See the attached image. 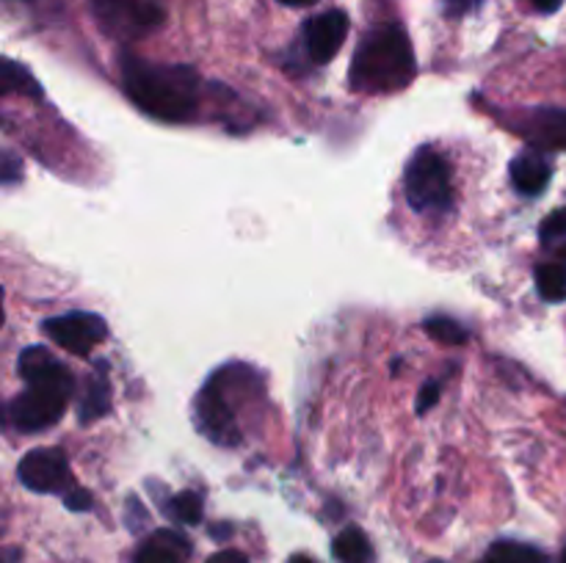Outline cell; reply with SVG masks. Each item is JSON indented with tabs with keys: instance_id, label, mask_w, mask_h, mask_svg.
I'll return each mask as SVG.
<instances>
[{
	"instance_id": "4",
	"label": "cell",
	"mask_w": 566,
	"mask_h": 563,
	"mask_svg": "<svg viewBox=\"0 0 566 563\" xmlns=\"http://www.w3.org/2000/svg\"><path fill=\"white\" fill-rule=\"evenodd\" d=\"M403 191L418 213H446L453 202L451 166L434 149H418L407 163Z\"/></svg>"
},
{
	"instance_id": "10",
	"label": "cell",
	"mask_w": 566,
	"mask_h": 563,
	"mask_svg": "<svg viewBox=\"0 0 566 563\" xmlns=\"http://www.w3.org/2000/svg\"><path fill=\"white\" fill-rule=\"evenodd\" d=\"M348 36V17L346 11H324L304 22V47L315 64H326L340 53L343 42Z\"/></svg>"
},
{
	"instance_id": "19",
	"label": "cell",
	"mask_w": 566,
	"mask_h": 563,
	"mask_svg": "<svg viewBox=\"0 0 566 563\" xmlns=\"http://www.w3.org/2000/svg\"><path fill=\"white\" fill-rule=\"evenodd\" d=\"M166 513L180 524H199L205 513L202 497H199L197 491H180V495L169 502Z\"/></svg>"
},
{
	"instance_id": "29",
	"label": "cell",
	"mask_w": 566,
	"mask_h": 563,
	"mask_svg": "<svg viewBox=\"0 0 566 563\" xmlns=\"http://www.w3.org/2000/svg\"><path fill=\"white\" fill-rule=\"evenodd\" d=\"M287 563H318V561H313V557H307V555H293Z\"/></svg>"
},
{
	"instance_id": "11",
	"label": "cell",
	"mask_w": 566,
	"mask_h": 563,
	"mask_svg": "<svg viewBox=\"0 0 566 563\" xmlns=\"http://www.w3.org/2000/svg\"><path fill=\"white\" fill-rule=\"evenodd\" d=\"M514 130L536 149H566V108L556 105H542L531 108Z\"/></svg>"
},
{
	"instance_id": "7",
	"label": "cell",
	"mask_w": 566,
	"mask_h": 563,
	"mask_svg": "<svg viewBox=\"0 0 566 563\" xmlns=\"http://www.w3.org/2000/svg\"><path fill=\"white\" fill-rule=\"evenodd\" d=\"M42 331L55 346L75 353V357H88L108 337V326L94 312L55 315V318L44 320Z\"/></svg>"
},
{
	"instance_id": "31",
	"label": "cell",
	"mask_w": 566,
	"mask_h": 563,
	"mask_svg": "<svg viewBox=\"0 0 566 563\" xmlns=\"http://www.w3.org/2000/svg\"><path fill=\"white\" fill-rule=\"evenodd\" d=\"M562 563H566V555H564V561H562Z\"/></svg>"
},
{
	"instance_id": "16",
	"label": "cell",
	"mask_w": 566,
	"mask_h": 563,
	"mask_svg": "<svg viewBox=\"0 0 566 563\" xmlns=\"http://www.w3.org/2000/svg\"><path fill=\"white\" fill-rule=\"evenodd\" d=\"M536 290L545 301L558 304L566 298V257L536 265Z\"/></svg>"
},
{
	"instance_id": "30",
	"label": "cell",
	"mask_w": 566,
	"mask_h": 563,
	"mask_svg": "<svg viewBox=\"0 0 566 563\" xmlns=\"http://www.w3.org/2000/svg\"><path fill=\"white\" fill-rule=\"evenodd\" d=\"M17 550H6V563H14L17 561Z\"/></svg>"
},
{
	"instance_id": "26",
	"label": "cell",
	"mask_w": 566,
	"mask_h": 563,
	"mask_svg": "<svg viewBox=\"0 0 566 563\" xmlns=\"http://www.w3.org/2000/svg\"><path fill=\"white\" fill-rule=\"evenodd\" d=\"M531 3H534L539 11H545V14H551V11L562 9L564 0H531Z\"/></svg>"
},
{
	"instance_id": "2",
	"label": "cell",
	"mask_w": 566,
	"mask_h": 563,
	"mask_svg": "<svg viewBox=\"0 0 566 563\" xmlns=\"http://www.w3.org/2000/svg\"><path fill=\"white\" fill-rule=\"evenodd\" d=\"M412 42L401 25H381L363 39L352 61V88L365 94H387L412 83Z\"/></svg>"
},
{
	"instance_id": "14",
	"label": "cell",
	"mask_w": 566,
	"mask_h": 563,
	"mask_svg": "<svg viewBox=\"0 0 566 563\" xmlns=\"http://www.w3.org/2000/svg\"><path fill=\"white\" fill-rule=\"evenodd\" d=\"M108 408H111V384L108 379H105L103 370H97V373L86 379V390H83L77 414H81V423H92V419L103 417Z\"/></svg>"
},
{
	"instance_id": "27",
	"label": "cell",
	"mask_w": 566,
	"mask_h": 563,
	"mask_svg": "<svg viewBox=\"0 0 566 563\" xmlns=\"http://www.w3.org/2000/svg\"><path fill=\"white\" fill-rule=\"evenodd\" d=\"M11 177H14V158L11 152H6V182H11Z\"/></svg>"
},
{
	"instance_id": "22",
	"label": "cell",
	"mask_w": 566,
	"mask_h": 563,
	"mask_svg": "<svg viewBox=\"0 0 566 563\" xmlns=\"http://www.w3.org/2000/svg\"><path fill=\"white\" fill-rule=\"evenodd\" d=\"M484 0H442L446 6V14L448 17H464V14H473Z\"/></svg>"
},
{
	"instance_id": "18",
	"label": "cell",
	"mask_w": 566,
	"mask_h": 563,
	"mask_svg": "<svg viewBox=\"0 0 566 563\" xmlns=\"http://www.w3.org/2000/svg\"><path fill=\"white\" fill-rule=\"evenodd\" d=\"M426 334L434 337L437 342H442V346H464L468 342V329H464L459 320L453 318H446V315H437V318H429L423 323Z\"/></svg>"
},
{
	"instance_id": "28",
	"label": "cell",
	"mask_w": 566,
	"mask_h": 563,
	"mask_svg": "<svg viewBox=\"0 0 566 563\" xmlns=\"http://www.w3.org/2000/svg\"><path fill=\"white\" fill-rule=\"evenodd\" d=\"M285 6H310V3H318V0H280Z\"/></svg>"
},
{
	"instance_id": "8",
	"label": "cell",
	"mask_w": 566,
	"mask_h": 563,
	"mask_svg": "<svg viewBox=\"0 0 566 563\" xmlns=\"http://www.w3.org/2000/svg\"><path fill=\"white\" fill-rule=\"evenodd\" d=\"M66 403H70V397L59 395V392L25 386V392H20V395L9 403V417L17 431L33 434V431H44L50 428V425L59 423Z\"/></svg>"
},
{
	"instance_id": "6",
	"label": "cell",
	"mask_w": 566,
	"mask_h": 563,
	"mask_svg": "<svg viewBox=\"0 0 566 563\" xmlns=\"http://www.w3.org/2000/svg\"><path fill=\"white\" fill-rule=\"evenodd\" d=\"M17 475H20L25 489L39 491V495H70L75 489V478H72L66 453L59 450V447L31 450L20 461Z\"/></svg>"
},
{
	"instance_id": "21",
	"label": "cell",
	"mask_w": 566,
	"mask_h": 563,
	"mask_svg": "<svg viewBox=\"0 0 566 563\" xmlns=\"http://www.w3.org/2000/svg\"><path fill=\"white\" fill-rule=\"evenodd\" d=\"M539 237L542 243H553V241H564L566 237V208L553 210L539 226Z\"/></svg>"
},
{
	"instance_id": "23",
	"label": "cell",
	"mask_w": 566,
	"mask_h": 563,
	"mask_svg": "<svg viewBox=\"0 0 566 563\" xmlns=\"http://www.w3.org/2000/svg\"><path fill=\"white\" fill-rule=\"evenodd\" d=\"M64 506L70 508V511H88L92 508V495H88L86 489H72L70 495H64Z\"/></svg>"
},
{
	"instance_id": "5",
	"label": "cell",
	"mask_w": 566,
	"mask_h": 563,
	"mask_svg": "<svg viewBox=\"0 0 566 563\" xmlns=\"http://www.w3.org/2000/svg\"><path fill=\"white\" fill-rule=\"evenodd\" d=\"M97 25L114 39H142L164 22V9L155 0H92Z\"/></svg>"
},
{
	"instance_id": "24",
	"label": "cell",
	"mask_w": 566,
	"mask_h": 563,
	"mask_svg": "<svg viewBox=\"0 0 566 563\" xmlns=\"http://www.w3.org/2000/svg\"><path fill=\"white\" fill-rule=\"evenodd\" d=\"M437 401H440V384H437V381H429V384L423 386V392H420V397H418V414L429 412V408L434 406Z\"/></svg>"
},
{
	"instance_id": "12",
	"label": "cell",
	"mask_w": 566,
	"mask_h": 563,
	"mask_svg": "<svg viewBox=\"0 0 566 563\" xmlns=\"http://www.w3.org/2000/svg\"><path fill=\"white\" fill-rule=\"evenodd\" d=\"M509 171H512L514 188H517L520 193H525V196H536V193L545 191L547 182H551L553 177L551 160H547L545 152L536 147H528L520 155H514Z\"/></svg>"
},
{
	"instance_id": "13",
	"label": "cell",
	"mask_w": 566,
	"mask_h": 563,
	"mask_svg": "<svg viewBox=\"0 0 566 563\" xmlns=\"http://www.w3.org/2000/svg\"><path fill=\"white\" fill-rule=\"evenodd\" d=\"M188 541L175 530H155L136 550L133 563H188Z\"/></svg>"
},
{
	"instance_id": "15",
	"label": "cell",
	"mask_w": 566,
	"mask_h": 563,
	"mask_svg": "<svg viewBox=\"0 0 566 563\" xmlns=\"http://www.w3.org/2000/svg\"><path fill=\"white\" fill-rule=\"evenodd\" d=\"M332 552H335L337 563H370L374 557V546L359 528L340 530L332 541Z\"/></svg>"
},
{
	"instance_id": "9",
	"label": "cell",
	"mask_w": 566,
	"mask_h": 563,
	"mask_svg": "<svg viewBox=\"0 0 566 563\" xmlns=\"http://www.w3.org/2000/svg\"><path fill=\"white\" fill-rule=\"evenodd\" d=\"M20 379L25 381V386H39V390L59 392V395L72 397L75 392V379H72L70 370L42 346H31L20 353Z\"/></svg>"
},
{
	"instance_id": "3",
	"label": "cell",
	"mask_w": 566,
	"mask_h": 563,
	"mask_svg": "<svg viewBox=\"0 0 566 563\" xmlns=\"http://www.w3.org/2000/svg\"><path fill=\"white\" fill-rule=\"evenodd\" d=\"M263 379L252 368L230 364L210 375L197 397V428L216 445L232 447L241 442L235 403L247 401V395H258Z\"/></svg>"
},
{
	"instance_id": "1",
	"label": "cell",
	"mask_w": 566,
	"mask_h": 563,
	"mask_svg": "<svg viewBox=\"0 0 566 563\" xmlns=\"http://www.w3.org/2000/svg\"><path fill=\"white\" fill-rule=\"evenodd\" d=\"M125 92L144 114L160 121H188L197 114L199 75L182 64H153V61L122 55Z\"/></svg>"
},
{
	"instance_id": "25",
	"label": "cell",
	"mask_w": 566,
	"mask_h": 563,
	"mask_svg": "<svg viewBox=\"0 0 566 563\" xmlns=\"http://www.w3.org/2000/svg\"><path fill=\"white\" fill-rule=\"evenodd\" d=\"M208 563H249V557L238 550H221L208 557Z\"/></svg>"
},
{
	"instance_id": "17",
	"label": "cell",
	"mask_w": 566,
	"mask_h": 563,
	"mask_svg": "<svg viewBox=\"0 0 566 563\" xmlns=\"http://www.w3.org/2000/svg\"><path fill=\"white\" fill-rule=\"evenodd\" d=\"M484 563H545L539 550L528 544H517V541H497L490 552H486Z\"/></svg>"
},
{
	"instance_id": "20",
	"label": "cell",
	"mask_w": 566,
	"mask_h": 563,
	"mask_svg": "<svg viewBox=\"0 0 566 563\" xmlns=\"http://www.w3.org/2000/svg\"><path fill=\"white\" fill-rule=\"evenodd\" d=\"M3 92H20V94H31V97H42L39 92L36 81L28 75V70L17 66L14 61H3Z\"/></svg>"
}]
</instances>
